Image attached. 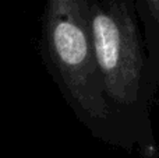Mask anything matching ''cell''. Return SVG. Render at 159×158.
<instances>
[{
    "label": "cell",
    "instance_id": "2",
    "mask_svg": "<svg viewBox=\"0 0 159 158\" xmlns=\"http://www.w3.org/2000/svg\"><path fill=\"white\" fill-rule=\"evenodd\" d=\"M145 50V80L148 97L154 101L159 88V0H138Z\"/></svg>",
    "mask_w": 159,
    "mask_h": 158
},
{
    "label": "cell",
    "instance_id": "1",
    "mask_svg": "<svg viewBox=\"0 0 159 158\" xmlns=\"http://www.w3.org/2000/svg\"><path fill=\"white\" fill-rule=\"evenodd\" d=\"M41 48L48 72L77 119L92 136L131 151L105 95L87 0H46Z\"/></svg>",
    "mask_w": 159,
    "mask_h": 158
}]
</instances>
